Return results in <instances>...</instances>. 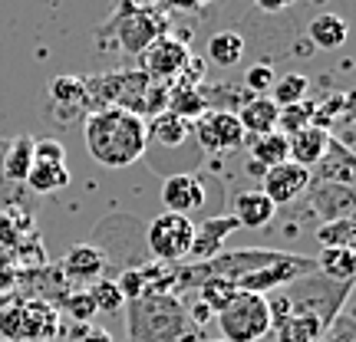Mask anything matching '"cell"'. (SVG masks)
Wrapping results in <instances>:
<instances>
[{"instance_id": "1", "label": "cell", "mask_w": 356, "mask_h": 342, "mask_svg": "<svg viewBox=\"0 0 356 342\" xmlns=\"http://www.w3.org/2000/svg\"><path fill=\"white\" fill-rule=\"evenodd\" d=\"M83 139L92 162L102 168H129L149 155L145 119L126 109H96L83 119Z\"/></svg>"}, {"instance_id": "2", "label": "cell", "mask_w": 356, "mask_h": 342, "mask_svg": "<svg viewBox=\"0 0 356 342\" xmlns=\"http://www.w3.org/2000/svg\"><path fill=\"white\" fill-rule=\"evenodd\" d=\"M129 342H198V326L172 293L129 300Z\"/></svg>"}, {"instance_id": "3", "label": "cell", "mask_w": 356, "mask_h": 342, "mask_svg": "<svg viewBox=\"0 0 356 342\" xmlns=\"http://www.w3.org/2000/svg\"><path fill=\"white\" fill-rule=\"evenodd\" d=\"M168 33V17L159 7H129L119 0L115 13L99 26V43L102 46H119L129 56H139L149 50L159 37Z\"/></svg>"}, {"instance_id": "4", "label": "cell", "mask_w": 356, "mask_h": 342, "mask_svg": "<svg viewBox=\"0 0 356 342\" xmlns=\"http://www.w3.org/2000/svg\"><path fill=\"white\" fill-rule=\"evenodd\" d=\"M142 73L152 79V83H162V86H198L202 83V63L188 53V46L175 37H159L149 46L142 50Z\"/></svg>"}, {"instance_id": "5", "label": "cell", "mask_w": 356, "mask_h": 342, "mask_svg": "<svg viewBox=\"0 0 356 342\" xmlns=\"http://www.w3.org/2000/svg\"><path fill=\"white\" fill-rule=\"evenodd\" d=\"M284 296L291 300V309H304L320 316L323 326H330L337 313L353 300V283H333V280L320 277L317 270L307 277L293 280L291 287H284Z\"/></svg>"}, {"instance_id": "6", "label": "cell", "mask_w": 356, "mask_h": 342, "mask_svg": "<svg viewBox=\"0 0 356 342\" xmlns=\"http://www.w3.org/2000/svg\"><path fill=\"white\" fill-rule=\"evenodd\" d=\"M215 319L225 342H261L270 332V306L264 293L238 290Z\"/></svg>"}, {"instance_id": "7", "label": "cell", "mask_w": 356, "mask_h": 342, "mask_svg": "<svg viewBox=\"0 0 356 342\" xmlns=\"http://www.w3.org/2000/svg\"><path fill=\"white\" fill-rule=\"evenodd\" d=\"M191 241H195V221L185 214H172V211H162L145 230V247L159 264L188 260Z\"/></svg>"}, {"instance_id": "8", "label": "cell", "mask_w": 356, "mask_h": 342, "mask_svg": "<svg viewBox=\"0 0 356 342\" xmlns=\"http://www.w3.org/2000/svg\"><path fill=\"white\" fill-rule=\"evenodd\" d=\"M191 135L198 139V148L208 155H231L248 142L238 115L228 109H204L191 122Z\"/></svg>"}, {"instance_id": "9", "label": "cell", "mask_w": 356, "mask_h": 342, "mask_svg": "<svg viewBox=\"0 0 356 342\" xmlns=\"http://www.w3.org/2000/svg\"><path fill=\"white\" fill-rule=\"evenodd\" d=\"M317 264H314V257H300V254H284L277 250V257L264 264L261 270L254 273H248L234 283V290H244V293H270V290H284V287H291L293 280L307 277V273H314Z\"/></svg>"}, {"instance_id": "10", "label": "cell", "mask_w": 356, "mask_h": 342, "mask_svg": "<svg viewBox=\"0 0 356 342\" xmlns=\"http://www.w3.org/2000/svg\"><path fill=\"white\" fill-rule=\"evenodd\" d=\"M43 112L56 126L83 122L89 115V96L83 76H53L47 86V96H43Z\"/></svg>"}, {"instance_id": "11", "label": "cell", "mask_w": 356, "mask_h": 342, "mask_svg": "<svg viewBox=\"0 0 356 342\" xmlns=\"http://www.w3.org/2000/svg\"><path fill=\"white\" fill-rule=\"evenodd\" d=\"M307 185H310V168L297 165L291 158L274 168H267V171H261V191H264V198L274 207H287L297 198H304Z\"/></svg>"}, {"instance_id": "12", "label": "cell", "mask_w": 356, "mask_h": 342, "mask_svg": "<svg viewBox=\"0 0 356 342\" xmlns=\"http://www.w3.org/2000/svg\"><path fill=\"white\" fill-rule=\"evenodd\" d=\"M307 204L310 211L323 221H340L353 217L356 211V191L353 185H333V181H310L307 185Z\"/></svg>"}, {"instance_id": "13", "label": "cell", "mask_w": 356, "mask_h": 342, "mask_svg": "<svg viewBox=\"0 0 356 342\" xmlns=\"http://www.w3.org/2000/svg\"><path fill=\"white\" fill-rule=\"evenodd\" d=\"M60 277L66 283H73V287H92L96 280L106 277V270H109V260L102 254L96 243H76V247H70L66 257L60 260Z\"/></svg>"}, {"instance_id": "14", "label": "cell", "mask_w": 356, "mask_h": 342, "mask_svg": "<svg viewBox=\"0 0 356 342\" xmlns=\"http://www.w3.org/2000/svg\"><path fill=\"white\" fill-rule=\"evenodd\" d=\"M238 230V221L231 214H211L202 224H195V241L188 250V264H208L218 254H225V241Z\"/></svg>"}, {"instance_id": "15", "label": "cell", "mask_w": 356, "mask_h": 342, "mask_svg": "<svg viewBox=\"0 0 356 342\" xmlns=\"http://www.w3.org/2000/svg\"><path fill=\"white\" fill-rule=\"evenodd\" d=\"M162 204L172 214H185L191 211H202L204 207V181L198 175H188V171H178V175H168L162 181Z\"/></svg>"}, {"instance_id": "16", "label": "cell", "mask_w": 356, "mask_h": 342, "mask_svg": "<svg viewBox=\"0 0 356 342\" xmlns=\"http://www.w3.org/2000/svg\"><path fill=\"white\" fill-rule=\"evenodd\" d=\"M310 181H333V185H356V158L353 148L340 139L327 142V152L317 165L310 168Z\"/></svg>"}, {"instance_id": "17", "label": "cell", "mask_w": 356, "mask_h": 342, "mask_svg": "<svg viewBox=\"0 0 356 342\" xmlns=\"http://www.w3.org/2000/svg\"><path fill=\"white\" fill-rule=\"evenodd\" d=\"M228 214L238 221V228L261 230V228H267V224L277 217V207L267 201L261 188H257V191L244 188V191H238V194L231 198V211H228Z\"/></svg>"}, {"instance_id": "18", "label": "cell", "mask_w": 356, "mask_h": 342, "mask_svg": "<svg viewBox=\"0 0 356 342\" xmlns=\"http://www.w3.org/2000/svg\"><path fill=\"white\" fill-rule=\"evenodd\" d=\"M238 122H241L244 135L248 139H257V135H267V132H277V119H280V105L270 96H248V99L238 105Z\"/></svg>"}, {"instance_id": "19", "label": "cell", "mask_w": 356, "mask_h": 342, "mask_svg": "<svg viewBox=\"0 0 356 342\" xmlns=\"http://www.w3.org/2000/svg\"><path fill=\"white\" fill-rule=\"evenodd\" d=\"M327 142H330V132L317 126H304L287 135V158L297 162L304 168H314L327 152Z\"/></svg>"}, {"instance_id": "20", "label": "cell", "mask_w": 356, "mask_h": 342, "mask_svg": "<svg viewBox=\"0 0 356 342\" xmlns=\"http://www.w3.org/2000/svg\"><path fill=\"white\" fill-rule=\"evenodd\" d=\"M66 185H70L66 162H50V158H33V165H30L24 181V188H30L33 194H56Z\"/></svg>"}, {"instance_id": "21", "label": "cell", "mask_w": 356, "mask_h": 342, "mask_svg": "<svg viewBox=\"0 0 356 342\" xmlns=\"http://www.w3.org/2000/svg\"><path fill=\"white\" fill-rule=\"evenodd\" d=\"M270 332L277 336V342H317L320 336L327 332V326H323V323H320V316H314V313L291 309V313L280 319Z\"/></svg>"}, {"instance_id": "22", "label": "cell", "mask_w": 356, "mask_h": 342, "mask_svg": "<svg viewBox=\"0 0 356 342\" xmlns=\"http://www.w3.org/2000/svg\"><path fill=\"white\" fill-rule=\"evenodd\" d=\"M24 309V339H33V342H50V336H56L60 330V316L50 303L43 300H26L20 303Z\"/></svg>"}, {"instance_id": "23", "label": "cell", "mask_w": 356, "mask_h": 342, "mask_svg": "<svg viewBox=\"0 0 356 342\" xmlns=\"http://www.w3.org/2000/svg\"><path fill=\"white\" fill-rule=\"evenodd\" d=\"M307 37H310V43L317 46V50H340L346 43V37H350V26H346L343 17H337V13H317L310 24H307Z\"/></svg>"}, {"instance_id": "24", "label": "cell", "mask_w": 356, "mask_h": 342, "mask_svg": "<svg viewBox=\"0 0 356 342\" xmlns=\"http://www.w3.org/2000/svg\"><path fill=\"white\" fill-rule=\"evenodd\" d=\"M149 126V148L159 145V148H178V145H185L191 139V122L185 119H178L172 112H159L152 115V122H145Z\"/></svg>"}, {"instance_id": "25", "label": "cell", "mask_w": 356, "mask_h": 342, "mask_svg": "<svg viewBox=\"0 0 356 342\" xmlns=\"http://www.w3.org/2000/svg\"><path fill=\"white\" fill-rule=\"evenodd\" d=\"M244 145H251V162L248 168H254L257 175L267 171V168L287 162V135L284 132H267V135H257V139H248Z\"/></svg>"}, {"instance_id": "26", "label": "cell", "mask_w": 356, "mask_h": 342, "mask_svg": "<svg viewBox=\"0 0 356 342\" xmlns=\"http://www.w3.org/2000/svg\"><path fill=\"white\" fill-rule=\"evenodd\" d=\"M33 135L20 132L17 139H7V152H3V178L10 185H20L24 188L26 181V171L33 165Z\"/></svg>"}, {"instance_id": "27", "label": "cell", "mask_w": 356, "mask_h": 342, "mask_svg": "<svg viewBox=\"0 0 356 342\" xmlns=\"http://www.w3.org/2000/svg\"><path fill=\"white\" fill-rule=\"evenodd\" d=\"M320 277L333 280V283H353L356 277V254L353 247H323L320 257H314Z\"/></svg>"}, {"instance_id": "28", "label": "cell", "mask_w": 356, "mask_h": 342, "mask_svg": "<svg viewBox=\"0 0 356 342\" xmlns=\"http://www.w3.org/2000/svg\"><path fill=\"white\" fill-rule=\"evenodd\" d=\"M248 53V40L238 33V30H218L208 37V60L215 66H238L241 56Z\"/></svg>"}, {"instance_id": "29", "label": "cell", "mask_w": 356, "mask_h": 342, "mask_svg": "<svg viewBox=\"0 0 356 342\" xmlns=\"http://www.w3.org/2000/svg\"><path fill=\"white\" fill-rule=\"evenodd\" d=\"M89 300L96 306V313H102V316H113V313H119L126 306V296H122V290H119V283L113 277L96 280L89 287Z\"/></svg>"}, {"instance_id": "30", "label": "cell", "mask_w": 356, "mask_h": 342, "mask_svg": "<svg viewBox=\"0 0 356 342\" xmlns=\"http://www.w3.org/2000/svg\"><path fill=\"white\" fill-rule=\"evenodd\" d=\"M314 237H317L320 247H353V241H356V224H353V217H340V221H323Z\"/></svg>"}, {"instance_id": "31", "label": "cell", "mask_w": 356, "mask_h": 342, "mask_svg": "<svg viewBox=\"0 0 356 342\" xmlns=\"http://www.w3.org/2000/svg\"><path fill=\"white\" fill-rule=\"evenodd\" d=\"M274 102H277L280 109L284 105H297V102L307 99V92H310V76L304 73H287V76L274 79Z\"/></svg>"}, {"instance_id": "32", "label": "cell", "mask_w": 356, "mask_h": 342, "mask_svg": "<svg viewBox=\"0 0 356 342\" xmlns=\"http://www.w3.org/2000/svg\"><path fill=\"white\" fill-rule=\"evenodd\" d=\"M304 126H314V102H297V105H284L280 109V119H277V132L291 135L297 128Z\"/></svg>"}, {"instance_id": "33", "label": "cell", "mask_w": 356, "mask_h": 342, "mask_svg": "<svg viewBox=\"0 0 356 342\" xmlns=\"http://www.w3.org/2000/svg\"><path fill=\"white\" fill-rule=\"evenodd\" d=\"M63 309H66V316H73L76 323H89V319L96 316V306H92V300H89V290L66 293Z\"/></svg>"}, {"instance_id": "34", "label": "cell", "mask_w": 356, "mask_h": 342, "mask_svg": "<svg viewBox=\"0 0 356 342\" xmlns=\"http://www.w3.org/2000/svg\"><path fill=\"white\" fill-rule=\"evenodd\" d=\"M3 152H7V139H0V214H3L7 207L24 201V188H20V185H10V181L3 178Z\"/></svg>"}, {"instance_id": "35", "label": "cell", "mask_w": 356, "mask_h": 342, "mask_svg": "<svg viewBox=\"0 0 356 342\" xmlns=\"http://www.w3.org/2000/svg\"><path fill=\"white\" fill-rule=\"evenodd\" d=\"M274 79H277V73L267 63H261V66H251V69L244 73V86L251 89L254 96H267V89L274 86Z\"/></svg>"}, {"instance_id": "36", "label": "cell", "mask_w": 356, "mask_h": 342, "mask_svg": "<svg viewBox=\"0 0 356 342\" xmlns=\"http://www.w3.org/2000/svg\"><path fill=\"white\" fill-rule=\"evenodd\" d=\"M257 3V10H264V13H280V10H287V7H293L297 0H254Z\"/></svg>"}, {"instance_id": "37", "label": "cell", "mask_w": 356, "mask_h": 342, "mask_svg": "<svg viewBox=\"0 0 356 342\" xmlns=\"http://www.w3.org/2000/svg\"><path fill=\"white\" fill-rule=\"evenodd\" d=\"M122 3H129V7H162L165 0H122Z\"/></svg>"}, {"instance_id": "38", "label": "cell", "mask_w": 356, "mask_h": 342, "mask_svg": "<svg viewBox=\"0 0 356 342\" xmlns=\"http://www.w3.org/2000/svg\"><path fill=\"white\" fill-rule=\"evenodd\" d=\"M202 342H225V339H202Z\"/></svg>"}, {"instance_id": "39", "label": "cell", "mask_w": 356, "mask_h": 342, "mask_svg": "<svg viewBox=\"0 0 356 342\" xmlns=\"http://www.w3.org/2000/svg\"><path fill=\"white\" fill-rule=\"evenodd\" d=\"M0 342H10V339H0Z\"/></svg>"}]
</instances>
